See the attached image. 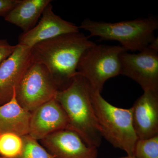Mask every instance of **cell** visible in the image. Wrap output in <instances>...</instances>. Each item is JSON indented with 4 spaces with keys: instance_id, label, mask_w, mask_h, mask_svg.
<instances>
[{
    "instance_id": "1",
    "label": "cell",
    "mask_w": 158,
    "mask_h": 158,
    "mask_svg": "<svg viewBox=\"0 0 158 158\" xmlns=\"http://www.w3.org/2000/svg\"><path fill=\"white\" fill-rule=\"evenodd\" d=\"M96 44L80 31L62 34L38 43L31 48V61L46 67L59 90L70 85L85 51Z\"/></svg>"
},
{
    "instance_id": "2",
    "label": "cell",
    "mask_w": 158,
    "mask_h": 158,
    "mask_svg": "<svg viewBox=\"0 0 158 158\" xmlns=\"http://www.w3.org/2000/svg\"><path fill=\"white\" fill-rule=\"evenodd\" d=\"M55 99L68 118L67 129L77 134L88 146L99 147L102 137L94 111L88 81L77 74L67 88L57 92Z\"/></svg>"
},
{
    "instance_id": "3",
    "label": "cell",
    "mask_w": 158,
    "mask_h": 158,
    "mask_svg": "<svg viewBox=\"0 0 158 158\" xmlns=\"http://www.w3.org/2000/svg\"><path fill=\"white\" fill-rule=\"evenodd\" d=\"M89 84L90 99L100 131L114 147L134 156L138 138L133 127L131 108L125 109L113 106L101 92Z\"/></svg>"
},
{
    "instance_id": "4",
    "label": "cell",
    "mask_w": 158,
    "mask_h": 158,
    "mask_svg": "<svg viewBox=\"0 0 158 158\" xmlns=\"http://www.w3.org/2000/svg\"><path fill=\"white\" fill-rule=\"evenodd\" d=\"M79 28L89 32L90 37L118 41L127 51L140 52L155 38L154 33L158 28V21L153 17L116 23L86 19Z\"/></svg>"
},
{
    "instance_id": "5",
    "label": "cell",
    "mask_w": 158,
    "mask_h": 158,
    "mask_svg": "<svg viewBox=\"0 0 158 158\" xmlns=\"http://www.w3.org/2000/svg\"><path fill=\"white\" fill-rule=\"evenodd\" d=\"M125 51L121 46L95 44L82 55L77 66V74L101 93L106 81L120 74V56Z\"/></svg>"
},
{
    "instance_id": "6",
    "label": "cell",
    "mask_w": 158,
    "mask_h": 158,
    "mask_svg": "<svg viewBox=\"0 0 158 158\" xmlns=\"http://www.w3.org/2000/svg\"><path fill=\"white\" fill-rule=\"evenodd\" d=\"M59 91L52 76L45 66L32 62L15 90L19 104L32 112L55 98Z\"/></svg>"
},
{
    "instance_id": "7",
    "label": "cell",
    "mask_w": 158,
    "mask_h": 158,
    "mask_svg": "<svg viewBox=\"0 0 158 158\" xmlns=\"http://www.w3.org/2000/svg\"><path fill=\"white\" fill-rule=\"evenodd\" d=\"M120 74L138 83L144 91L158 90V51L147 47L138 54L120 56Z\"/></svg>"
},
{
    "instance_id": "8",
    "label": "cell",
    "mask_w": 158,
    "mask_h": 158,
    "mask_svg": "<svg viewBox=\"0 0 158 158\" xmlns=\"http://www.w3.org/2000/svg\"><path fill=\"white\" fill-rule=\"evenodd\" d=\"M31 48L17 44L14 52L0 65V106L11 100L32 63Z\"/></svg>"
},
{
    "instance_id": "9",
    "label": "cell",
    "mask_w": 158,
    "mask_h": 158,
    "mask_svg": "<svg viewBox=\"0 0 158 158\" xmlns=\"http://www.w3.org/2000/svg\"><path fill=\"white\" fill-rule=\"evenodd\" d=\"M40 141L54 158H97V148L88 146L71 130L58 131Z\"/></svg>"
},
{
    "instance_id": "10",
    "label": "cell",
    "mask_w": 158,
    "mask_h": 158,
    "mask_svg": "<svg viewBox=\"0 0 158 158\" xmlns=\"http://www.w3.org/2000/svg\"><path fill=\"white\" fill-rule=\"evenodd\" d=\"M41 16L34 28L20 35L18 44L32 48L38 43L59 35L79 31L77 26L55 14L51 3L46 7Z\"/></svg>"
},
{
    "instance_id": "11",
    "label": "cell",
    "mask_w": 158,
    "mask_h": 158,
    "mask_svg": "<svg viewBox=\"0 0 158 158\" xmlns=\"http://www.w3.org/2000/svg\"><path fill=\"white\" fill-rule=\"evenodd\" d=\"M68 126L66 113L54 98L31 112L28 135L37 141H40L52 133L67 129Z\"/></svg>"
},
{
    "instance_id": "12",
    "label": "cell",
    "mask_w": 158,
    "mask_h": 158,
    "mask_svg": "<svg viewBox=\"0 0 158 158\" xmlns=\"http://www.w3.org/2000/svg\"><path fill=\"white\" fill-rule=\"evenodd\" d=\"M131 109L133 127L138 139L158 135V90L144 91Z\"/></svg>"
},
{
    "instance_id": "13",
    "label": "cell",
    "mask_w": 158,
    "mask_h": 158,
    "mask_svg": "<svg viewBox=\"0 0 158 158\" xmlns=\"http://www.w3.org/2000/svg\"><path fill=\"white\" fill-rule=\"evenodd\" d=\"M31 112L23 108L14 96L0 106V134L10 133L20 136L29 135Z\"/></svg>"
},
{
    "instance_id": "14",
    "label": "cell",
    "mask_w": 158,
    "mask_h": 158,
    "mask_svg": "<svg viewBox=\"0 0 158 158\" xmlns=\"http://www.w3.org/2000/svg\"><path fill=\"white\" fill-rule=\"evenodd\" d=\"M51 0H20L4 17L5 20L17 26L23 33L30 31L36 25L44 9Z\"/></svg>"
},
{
    "instance_id": "15",
    "label": "cell",
    "mask_w": 158,
    "mask_h": 158,
    "mask_svg": "<svg viewBox=\"0 0 158 158\" xmlns=\"http://www.w3.org/2000/svg\"><path fill=\"white\" fill-rule=\"evenodd\" d=\"M23 141L21 136L13 133L0 134V156L16 158L22 152Z\"/></svg>"
},
{
    "instance_id": "16",
    "label": "cell",
    "mask_w": 158,
    "mask_h": 158,
    "mask_svg": "<svg viewBox=\"0 0 158 158\" xmlns=\"http://www.w3.org/2000/svg\"><path fill=\"white\" fill-rule=\"evenodd\" d=\"M23 148L22 152L16 158H54L52 156L29 135L23 136Z\"/></svg>"
},
{
    "instance_id": "17",
    "label": "cell",
    "mask_w": 158,
    "mask_h": 158,
    "mask_svg": "<svg viewBox=\"0 0 158 158\" xmlns=\"http://www.w3.org/2000/svg\"><path fill=\"white\" fill-rule=\"evenodd\" d=\"M136 158H158V135L138 139L134 151Z\"/></svg>"
},
{
    "instance_id": "18",
    "label": "cell",
    "mask_w": 158,
    "mask_h": 158,
    "mask_svg": "<svg viewBox=\"0 0 158 158\" xmlns=\"http://www.w3.org/2000/svg\"><path fill=\"white\" fill-rule=\"evenodd\" d=\"M16 47L10 44L7 40L0 39V65L14 52Z\"/></svg>"
},
{
    "instance_id": "19",
    "label": "cell",
    "mask_w": 158,
    "mask_h": 158,
    "mask_svg": "<svg viewBox=\"0 0 158 158\" xmlns=\"http://www.w3.org/2000/svg\"><path fill=\"white\" fill-rule=\"evenodd\" d=\"M20 0H0V16H5L19 2Z\"/></svg>"
},
{
    "instance_id": "20",
    "label": "cell",
    "mask_w": 158,
    "mask_h": 158,
    "mask_svg": "<svg viewBox=\"0 0 158 158\" xmlns=\"http://www.w3.org/2000/svg\"><path fill=\"white\" fill-rule=\"evenodd\" d=\"M148 47L158 51V37H155L153 40L150 44Z\"/></svg>"
},
{
    "instance_id": "21",
    "label": "cell",
    "mask_w": 158,
    "mask_h": 158,
    "mask_svg": "<svg viewBox=\"0 0 158 158\" xmlns=\"http://www.w3.org/2000/svg\"><path fill=\"white\" fill-rule=\"evenodd\" d=\"M118 158H136L134 156H126Z\"/></svg>"
},
{
    "instance_id": "22",
    "label": "cell",
    "mask_w": 158,
    "mask_h": 158,
    "mask_svg": "<svg viewBox=\"0 0 158 158\" xmlns=\"http://www.w3.org/2000/svg\"><path fill=\"white\" fill-rule=\"evenodd\" d=\"M0 158H3L2 157L0 156Z\"/></svg>"
}]
</instances>
